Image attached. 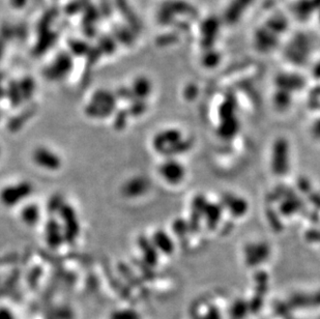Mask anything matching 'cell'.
Segmentation results:
<instances>
[{"label": "cell", "instance_id": "obj_18", "mask_svg": "<svg viewBox=\"0 0 320 319\" xmlns=\"http://www.w3.org/2000/svg\"><path fill=\"white\" fill-rule=\"evenodd\" d=\"M125 123H126V114L124 112H121V113L116 115L115 120L113 122V125H114L115 129L122 130L123 127L125 126Z\"/></svg>", "mask_w": 320, "mask_h": 319}, {"label": "cell", "instance_id": "obj_15", "mask_svg": "<svg viewBox=\"0 0 320 319\" xmlns=\"http://www.w3.org/2000/svg\"><path fill=\"white\" fill-rule=\"evenodd\" d=\"M152 90V86L149 82L145 79H140L134 84L133 92L135 93L136 97H138L140 100L146 98Z\"/></svg>", "mask_w": 320, "mask_h": 319}, {"label": "cell", "instance_id": "obj_10", "mask_svg": "<svg viewBox=\"0 0 320 319\" xmlns=\"http://www.w3.org/2000/svg\"><path fill=\"white\" fill-rule=\"evenodd\" d=\"M153 245L157 249V251H160L164 254H171L173 251V242L170 236L165 231H157L154 233Z\"/></svg>", "mask_w": 320, "mask_h": 319}, {"label": "cell", "instance_id": "obj_3", "mask_svg": "<svg viewBox=\"0 0 320 319\" xmlns=\"http://www.w3.org/2000/svg\"><path fill=\"white\" fill-rule=\"evenodd\" d=\"M57 215L60 218L59 223L62 227L63 233H65L66 242H74L78 238L81 231L79 218L75 209L66 202L59 210Z\"/></svg>", "mask_w": 320, "mask_h": 319}, {"label": "cell", "instance_id": "obj_20", "mask_svg": "<svg viewBox=\"0 0 320 319\" xmlns=\"http://www.w3.org/2000/svg\"><path fill=\"white\" fill-rule=\"evenodd\" d=\"M314 75H315L316 77H320V63H319V65H317V66L315 67V70H314Z\"/></svg>", "mask_w": 320, "mask_h": 319}, {"label": "cell", "instance_id": "obj_7", "mask_svg": "<svg viewBox=\"0 0 320 319\" xmlns=\"http://www.w3.org/2000/svg\"><path fill=\"white\" fill-rule=\"evenodd\" d=\"M160 174L164 180L170 184H178L185 175L184 167L176 160L169 159L160 166Z\"/></svg>", "mask_w": 320, "mask_h": 319}, {"label": "cell", "instance_id": "obj_22", "mask_svg": "<svg viewBox=\"0 0 320 319\" xmlns=\"http://www.w3.org/2000/svg\"><path fill=\"white\" fill-rule=\"evenodd\" d=\"M0 157H2V149H0Z\"/></svg>", "mask_w": 320, "mask_h": 319}, {"label": "cell", "instance_id": "obj_12", "mask_svg": "<svg viewBox=\"0 0 320 319\" xmlns=\"http://www.w3.org/2000/svg\"><path fill=\"white\" fill-rule=\"evenodd\" d=\"M304 80L295 75H282L278 78V85L282 90L292 91L297 90L303 87Z\"/></svg>", "mask_w": 320, "mask_h": 319}, {"label": "cell", "instance_id": "obj_16", "mask_svg": "<svg viewBox=\"0 0 320 319\" xmlns=\"http://www.w3.org/2000/svg\"><path fill=\"white\" fill-rule=\"evenodd\" d=\"M65 200L62 199L60 195H54L52 196L47 204V209L51 214H58L59 210L62 208V205L65 204Z\"/></svg>", "mask_w": 320, "mask_h": 319}, {"label": "cell", "instance_id": "obj_11", "mask_svg": "<svg viewBox=\"0 0 320 319\" xmlns=\"http://www.w3.org/2000/svg\"><path fill=\"white\" fill-rule=\"evenodd\" d=\"M21 220L28 226L35 225L41 219V209L35 203L26 204L20 212Z\"/></svg>", "mask_w": 320, "mask_h": 319}, {"label": "cell", "instance_id": "obj_17", "mask_svg": "<svg viewBox=\"0 0 320 319\" xmlns=\"http://www.w3.org/2000/svg\"><path fill=\"white\" fill-rule=\"evenodd\" d=\"M275 102L280 108H286L290 103V92L281 89L276 93Z\"/></svg>", "mask_w": 320, "mask_h": 319}, {"label": "cell", "instance_id": "obj_6", "mask_svg": "<svg viewBox=\"0 0 320 319\" xmlns=\"http://www.w3.org/2000/svg\"><path fill=\"white\" fill-rule=\"evenodd\" d=\"M149 185V180L145 176H133L123 182L121 194L126 198H138L147 193Z\"/></svg>", "mask_w": 320, "mask_h": 319}, {"label": "cell", "instance_id": "obj_13", "mask_svg": "<svg viewBox=\"0 0 320 319\" xmlns=\"http://www.w3.org/2000/svg\"><path fill=\"white\" fill-rule=\"evenodd\" d=\"M138 245H139V247H140V249L142 251V254H143V257H144L145 261L147 264H149V265L157 264L158 251L155 248V246L153 245L152 240L148 241L145 238H140Z\"/></svg>", "mask_w": 320, "mask_h": 319}, {"label": "cell", "instance_id": "obj_4", "mask_svg": "<svg viewBox=\"0 0 320 319\" xmlns=\"http://www.w3.org/2000/svg\"><path fill=\"white\" fill-rule=\"evenodd\" d=\"M115 108V99L108 92H99L88 104L86 114L90 118L102 119L110 116Z\"/></svg>", "mask_w": 320, "mask_h": 319}, {"label": "cell", "instance_id": "obj_8", "mask_svg": "<svg viewBox=\"0 0 320 319\" xmlns=\"http://www.w3.org/2000/svg\"><path fill=\"white\" fill-rule=\"evenodd\" d=\"M44 233H45L46 243L51 249H57L62 243L66 242L65 233H63L62 227H61L59 221H57L54 218H50L46 222Z\"/></svg>", "mask_w": 320, "mask_h": 319}, {"label": "cell", "instance_id": "obj_9", "mask_svg": "<svg viewBox=\"0 0 320 319\" xmlns=\"http://www.w3.org/2000/svg\"><path fill=\"white\" fill-rule=\"evenodd\" d=\"M289 163V147L284 139H279L274 146L273 169L277 174H283L287 171Z\"/></svg>", "mask_w": 320, "mask_h": 319}, {"label": "cell", "instance_id": "obj_2", "mask_svg": "<svg viewBox=\"0 0 320 319\" xmlns=\"http://www.w3.org/2000/svg\"><path fill=\"white\" fill-rule=\"evenodd\" d=\"M33 190V184L27 180L6 185L0 191V203L6 208H15L27 200Z\"/></svg>", "mask_w": 320, "mask_h": 319}, {"label": "cell", "instance_id": "obj_21", "mask_svg": "<svg viewBox=\"0 0 320 319\" xmlns=\"http://www.w3.org/2000/svg\"><path fill=\"white\" fill-rule=\"evenodd\" d=\"M318 18H319V22H320V11L318 12Z\"/></svg>", "mask_w": 320, "mask_h": 319}, {"label": "cell", "instance_id": "obj_1", "mask_svg": "<svg viewBox=\"0 0 320 319\" xmlns=\"http://www.w3.org/2000/svg\"><path fill=\"white\" fill-rule=\"evenodd\" d=\"M189 142L182 139L181 133L175 129H169L158 133L153 140V146L159 154L172 155L189 149Z\"/></svg>", "mask_w": 320, "mask_h": 319}, {"label": "cell", "instance_id": "obj_14", "mask_svg": "<svg viewBox=\"0 0 320 319\" xmlns=\"http://www.w3.org/2000/svg\"><path fill=\"white\" fill-rule=\"evenodd\" d=\"M315 11L316 10L312 4V0H298L297 3H295L293 9L294 15L302 20L308 19Z\"/></svg>", "mask_w": 320, "mask_h": 319}, {"label": "cell", "instance_id": "obj_19", "mask_svg": "<svg viewBox=\"0 0 320 319\" xmlns=\"http://www.w3.org/2000/svg\"><path fill=\"white\" fill-rule=\"evenodd\" d=\"M145 111V106L142 101H140L138 104H135L131 110V114L134 116H139Z\"/></svg>", "mask_w": 320, "mask_h": 319}, {"label": "cell", "instance_id": "obj_5", "mask_svg": "<svg viewBox=\"0 0 320 319\" xmlns=\"http://www.w3.org/2000/svg\"><path fill=\"white\" fill-rule=\"evenodd\" d=\"M32 161L41 169L46 171H57L62 167L61 157L47 146H37L32 152Z\"/></svg>", "mask_w": 320, "mask_h": 319}]
</instances>
